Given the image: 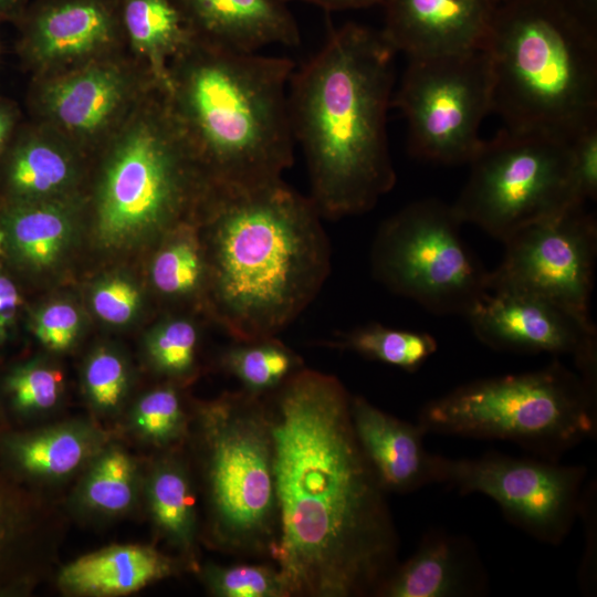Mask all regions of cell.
Returning <instances> with one entry per match:
<instances>
[{
  "mask_svg": "<svg viewBox=\"0 0 597 597\" xmlns=\"http://www.w3.org/2000/svg\"><path fill=\"white\" fill-rule=\"evenodd\" d=\"M277 499L272 558L289 597H364L398 565L399 538L338 378L301 368L265 396Z\"/></svg>",
  "mask_w": 597,
  "mask_h": 597,
  "instance_id": "obj_1",
  "label": "cell"
},
{
  "mask_svg": "<svg viewBox=\"0 0 597 597\" xmlns=\"http://www.w3.org/2000/svg\"><path fill=\"white\" fill-rule=\"evenodd\" d=\"M208 306L234 341L276 336L314 301L331 270L322 216L283 180L216 188L197 220Z\"/></svg>",
  "mask_w": 597,
  "mask_h": 597,
  "instance_id": "obj_2",
  "label": "cell"
},
{
  "mask_svg": "<svg viewBox=\"0 0 597 597\" xmlns=\"http://www.w3.org/2000/svg\"><path fill=\"white\" fill-rule=\"evenodd\" d=\"M395 54L381 31L348 23L292 73V132L322 218L369 211L396 182L386 132Z\"/></svg>",
  "mask_w": 597,
  "mask_h": 597,
  "instance_id": "obj_3",
  "label": "cell"
},
{
  "mask_svg": "<svg viewBox=\"0 0 597 597\" xmlns=\"http://www.w3.org/2000/svg\"><path fill=\"white\" fill-rule=\"evenodd\" d=\"M293 62L195 40L170 63V103L210 181L248 189L293 163Z\"/></svg>",
  "mask_w": 597,
  "mask_h": 597,
  "instance_id": "obj_4",
  "label": "cell"
},
{
  "mask_svg": "<svg viewBox=\"0 0 597 597\" xmlns=\"http://www.w3.org/2000/svg\"><path fill=\"white\" fill-rule=\"evenodd\" d=\"M484 50L507 128L573 139L597 125V33L556 0H500Z\"/></svg>",
  "mask_w": 597,
  "mask_h": 597,
  "instance_id": "obj_5",
  "label": "cell"
},
{
  "mask_svg": "<svg viewBox=\"0 0 597 597\" xmlns=\"http://www.w3.org/2000/svg\"><path fill=\"white\" fill-rule=\"evenodd\" d=\"M95 193V231L114 249L160 238L196 221L214 185L170 103L150 86L103 145Z\"/></svg>",
  "mask_w": 597,
  "mask_h": 597,
  "instance_id": "obj_6",
  "label": "cell"
},
{
  "mask_svg": "<svg viewBox=\"0 0 597 597\" xmlns=\"http://www.w3.org/2000/svg\"><path fill=\"white\" fill-rule=\"evenodd\" d=\"M186 441L200 478L207 541L224 553L271 557L277 499L265 396L241 389L197 402Z\"/></svg>",
  "mask_w": 597,
  "mask_h": 597,
  "instance_id": "obj_7",
  "label": "cell"
},
{
  "mask_svg": "<svg viewBox=\"0 0 597 597\" xmlns=\"http://www.w3.org/2000/svg\"><path fill=\"white\" fill-rule=\"evenodd\" d=\"M597 386L559 362L478 379L428 401L417 422L427 433L503 440L558 459L596 433Z\"/></svg>",
  "mask_w": 597,
  "mask_h": 597,
  "instance_id": "obj_8",
  "label": "cell"
},
{
  "mask_svg": "<svg viewBox=\"0 0 597 597\" xmlns=\"http://www.w3.org/2000/svg\"><path fill=\"white\" fill-rule=\"evenodd\" d=\"M453 209L504 242L519 230L585 205L577 195L570 139L544 130L504 128L482 140Z\"/></svg>",
  "mask_w": 597,
  "mask_h": 597,
  "instance_id": "obj_9",
  "label": "cell"
},
{
  "mask_svg": "<svg viewBox=\"0 0 597 597\" xmlns=\"http://www.w3.org/2000/svg\"><path fill=\"white\" fill-rule=\"evenodd\" d=\"M453 206L416 201L379 227L370 250L374 277L436 314L465 316L490 290L488 272L464 243Z\"/></svg>",
  "mask_w": 597,
  "mask_h": 597,
  "instance_id": "obj_10",
  "label": "cell"
},
{
  "mask_svg": "<svg viewBox=\"0 0 597 597\" xmlns=\"http://www.w3.org/2000/svg\"><path fill=\"white\" fill-rule=\"evenodd\" d=\"M391 106L405 115L411 151L446 165L469 164L492 112V80L484 49L409 59Z\"/></svg>",
  "mask_w": 597,
  "mask_h": 597,
  "instance_id": "obj_11",
  "label": "cell"
},
{
  "mask_svg": "<svg viewBox=\"0 0 597 597\" xmlns=\"http://www.w3.org/2000/svg\"><path fill=\"white\" fill-rule=\"evenodd\" d=\"M587 468L489 452L476 458L436 454L434 481L461 494L492 499L515 526L540 542L559 545L580 515Z\"/></svg>",
  "mask_w": 597,
  "mask_h": 597,
  "instance_id": "obj_12",
  "label": "cell"
},
{
  "mask_svg": "<svg viewBox=\"0 0 597 597\" xmlns=\"http://www.w3.org/2000/svg\"><path fill=\"white\" fill-rule=\"evenodd\" d=\"M503 243V259L490 272V290L536 294L590 320L597 224L585 205L532 223Z\"/></svg>",
  "mask_w": 597,
  "mask_h": 597,
  "instance_id": "obj_13",
  "label": "cell"
},
{
  "mask_svg": "<svg viewBox=\"0 0 597 597\" xmlns=\"http://www.w3.org/2000/svg\"><path fill=\"white\" fill-rule=\"evenodd\" d=\"M153 85L113 54L39 76L33 102L41 124L85 151L103 146Z\"/></svg>",
  "mask_w": 597,
  "mask_h": 597,
  "instance_id": "obj_14",
  "label": "cell"
},
{
  "mask_svg": "<svg viewBox=\"0 0 597 597\" xmlns=\"http://www.w3.org/2000/svg\"><path fill=\"white\" fill-rule=\"evenodd\" d=\"M486 346L520 354L569 356L576 370L597 386V341L591 320L543 296L489 290L465 315Z\"/></svg>",
  "mask_w": 597,
  "mask_h": 597,
  "instance_id": "obj_15",
  "label": "cell"
},
{
  "mask_svg": "<svg viewBox=\"0 0 597 597\" xmlns=\"http://www.w3.org/2000/svg\"><path fill=\"white\" fill-rule=\"evenodd\" d=\"M19 21L22 55L38 76L113 55L125 40L121 0H38Z\"/></svg>",
  "mask_w": 597,
  "mask_h": 597,
  "instance_id": "obj_16",
  "label": "cell"
},
{
  "mask_svg": "<svg viewBox=\"0 0 597 597\" xmlns=\"http://www.w3.org/2000/svg\"><path fill=\"white\" fill-rule=\"evenodd\" d=\"M500 0H385V39L409 59L484 49Z\"/></svg>",
  "mask_w": 597,
  "mask_h": 597,
  "instance_id": "obj_17",
  "label": "cell"
},
{
  "mask_svg": "<svg viewBox=\"0 0 597 597\" xmlns=\"http://www.w3.org/2000/svg\"><path fill=\"white\" fill-rule=\"evenodd\" d=\"M59 521L0 460V597L40 583L57 548Z\"/></svg>",
  "mask_w": 597,
  "mask_h": 597,
  "instance_id": "obj_18",
  "label": "cell"
},
{
  "mask_svg": "<svg viewBox=\"0 0 597 597\" xmlns=\"http://www.w3.org/2000/svg\"><path fill=\"white\" fill-rule=\"evenodd\" d=\"M486 569L464 536L432 528L415 553L398 563L376 597H476L488 593Z\"/></svg>",
  "mask_w": 597,
  "mask_h": 597,
  "instance_id": "obj_19",
  "label": "cell"
},
{
  "mask_svg": "<svg viewBox=\"0 0 597 597\" xmlns=\"http://www.w3.org/2000/svg\"><path fill=\"white\" fill-rule=\"evenodd\" d=\"M350 418L358 443L386 493H409L434 481V458L418 423L401 420L352 396Z\"/></svg>",
  "mask_w": 597,
  "mask_h": 597,
  "instance_id": "obj_20",
  "label": "cell"
},
{
  "mask_svg": "<svg viewBox=\"0 0 597 597\" xmlns=\"http://www.w3.org/2000/svg\"><path fill=\"white\" fill-rule=\"evenodd\" d=\"M197 40L238 51L296 46L300 31L283 0H176Z\"/></svg>",
  "mask_w": 597,
  "mask_h": 597,
  "instance_id": "obj_21",
  "label": "cell"
},
{
  "mask_svg": "<svg viewBox=\"0 0 597 597\" xmlns=\"http://www.w3.org/2000/svg\"><path fill=\"white\" fill-rule=\"evenodd\" d=\"M108 436L85 420H71L0 438V460L23 482L55 483L84 470Z\"/></svg>",
  "mask_w": 597,
  "mask_h": 597,
  "instance_id": "obj_22",
  "label": "cell"
},
{
  "mask_svg": "<svg viewBox=\"0 0 597 597\" xmlns=\"http://www.w3.org/2000/svg\"><path fill=\"white\" fill-rule=\"evenodd\" d=\"M178 566L151 546L117 544L69 563L59 572L56 584L70 596H125L172 576Z\"/></svg>",
  "mask_w": 597,
  "mask_h": 597,
  "instance_id": "obj_23",
  "label": "cell"
},
{
  "mask_svg": "<svg viewBox=\"0 0 597 597\" xmlns=\"http://www.w3.org/2000/svg\"><path fill=\"white\" fill-rule=\"evenodd\" d=\"M83 151L41 124L10 149L4 169L9 201H39L74 195Z\"/></svg>",
  "mask_w": 597,
  "mask_h": 597,
  "instance_id": "obj_24",
  "label": "cell"
},
{
  "mask_svg": "<svg viewBox=\"0 0 597 597\" xmlns=\"http://www.w3.org/2000/svg\"><path fill=\"white\" fill-rule=\"evenodd\" d=\"M75 193L39 201H9L0 216L4 245L21 268L40 272L56 265L75 234Z\"/></svg>",
  "mask_w": 597,
  "mask_h": 597,
  "instance_id": "obj_25",
  "label": "cell"
},
{
  "mask_svg": "<svg viewBox=\"0 0 597 597\" xmlns=\"http://www.w3.org/2000/svg\"><path fill=\"white\" fill-rule=\"evenodd\" d=\"M125 40L153 82L169 93L171 61L195 40L176 0H121Z\"/></svg>",
  "mask_w": 597,
  "mask_h": 597,
  "instance_id": "obj_26",
  "label": "cell"
},
{
  "mask_svg": "<svg viewBox=\"0 0 597 597\" xmlns=\"http://www.w3.org/2000/svg\"><path fill=\"white\" fill-rule=\"evenodd\" d=\"M143 486L158 534L188 566H197L196 492L188 463L174 452L163 455L153 464Z\"/></svg>",
  "mask_w": 597,
  "mask_h": 597,
  "instance_id": "obj_27",
  "label": "cell"
},
{
  "mask_svg": "<svg viewBox=\"0 0 597 597\" xmlns=\"http://www.w3.org/2000/svg\"><path fill=\"white\" fill-rule=\"evenodd\" d=\"M140 486L134 458L124 449L107 444L84 469L73 496L74 506L91 516H119L136 504Z\"/></svg>",
  "mask_w": 597,
  "mask_h": 597,
  "instance_id": "obj_28",
  "label": "cell"
},
{
  "mask_svg": "<svg viewBox=\"0 0 597 597\" xmlns=\"http://www.w3.org/2000/svg\"><path fill=\"white\" fill-rule=\"evenodd\" d=\"M150 279L156 291L170 298L205 293L206 260L196 221H184L160 238Z\"/></svg>",
  "mask_w": 597,
  "mask_h": 597,
  "instance_id": "obj_29",
  "label": "cell"
},
{
  "mask_svg": "<svg viewBox=\"0 0 597 597\" xmlns=\"http://www.w3.org/2000/svg\"><path fill=\"white\" fill-rule=\"evenodd\" d=\"M221 367L242 389L266 396L303 368L302 358L276 336L234 341L220 357Z\"/></svg>",
  "mask_w": 597,
  "mask_h": 597,
  "instance_id": "obj_30",
  "label": "cell"
},
{
  "mask_svg": "<svg viewBox=\"0 0 597 597\" xmlns=\"http://www.w3.org/2000/svg\"><path fill=\"white\" fill-rule=\"evenodd\" d=\"M329 344L409 373L418 370L438 348L436 338L428 333L396 329L376 323L339 334Z\"/></svg>",
  "mask_w": 597,
  "mask_h": 597,
  "instance_id": "obj_31",
  "label": "cell"
},
{
  "mask_svg": "<svg viewBox=\"0 0 597 597\" xmlns=\"http://www.w3.org/2000/svg\"><path fill=\"white\" fill-rule=\"evenodd\" d=\"M189 415L172 385L155 388L134 406L129 427L139 439L158 448H172L188 437Z\"/></svg>",
  "mask_w": 597,
  "mask_h": 597,
  "instance_id": "obj_32",
  "label": "cell"
},
{
  "mask_svg": "<svg viewBox=\"0 0 597 597\" xmlns=\"http://www.w3.org/2000/svg\"><path fill=\"white\" fill-rule=\"evenodd\" d=\"M154 368L172 379L191 377L197 366L199 331L188 317H169L151 329L146 342Z\"/></svg>",
  "mask_w": 597,
  "mask_h": 597,
  "instance_id": "obj_33",
  "label": "cell"
},
{
  "mask_svg": "<svg viewBox=\"0 0 597 597\" xmlns=\"http://www.w3.org/2000/svg\"><path fill=\"white\" fill-rule=\"evenodd\" d=\"M200 577L217 597H289L277 566L208 563L200 569Z\"/></svg>",
  "mask_w": 597,
  "mask_h": 597,
  "instance_id": "obj_34",
  "label": "cell"
},
{
  "mask_svg": "<svg viewBox=\"0 0 597 597\" xmlns=\"http://www.w3.org/2000/svg\"><path fill=\"white\" fill-rule=\"evenodd\" d=\"M4 386L17 411L43 412L57 404L62 392L63 376L53 367L32 362L15 367L7 376Z\"/></svg>",
  "mask_w": 597,
  "mask_h": 597,
  "instance_id": "obj_35",
  "label": "cell"
},
{
  "mask_svg": "<svg viewBox=\"0 0 597 597\" xmlns=\"http://www.w3.org/2000/svg\"><path fill=\"white\" fill-rule=\"evenodd\" d=\"M84 386L95 410L112 413L123 404L128 374L124 360L107 348H100L88 358L84 369Z\"/></svg>",
  "mask_w": 597,
  "mask_h": 597,
  "instance_id": "obj_36",
  "label": "cell"
},
{
  "mask_svg": "<svg viewBox=\"0 0 597 597\" xmlns=\"http://www.w3.org/2000/svg\"><path fill=\"white\" fill-rule=\"evenodd\" d=\"M140 292L136 285L121 276L101 282L92 295V305L96 315L114 325L129 322L140 306Z\"/></svg>",
  "mask_w": 597,
  "mask_h": 597,
  "instance_id": "obj_37",
  "label": "cell"
},
{
  "mask_svg": "<svg viewBox=\"0 0 597 597\" xmlns=\"http://www.w3.org/2000/svg\"><path fill=\"white\" fill-rule=\"evenodd\" d=\"M80 326L76 308L65 302H55L43 307L34 317L33 332L46 348L65 350L74 342Z\"/></svg>",
  "mask_w": 597,
  "mask_h": 597,
  "instance_id": "obj_38",
  "label": "cell"
},
{
  "mask_svg": "<svg viewBox=\"0 0 597 597\" xmlns=\"http://www.w3.org/2000/svg\"><path fill=\"white\" fill-rule=\"evenodd\" d=\"M573 178L579 199L597 196V125L570 139Z\"/></svg>",
  "mask_w": 597,
  "mask_h": 597,
  "instance_id": "obj_39",
  "label": "cell"
},
{
  "mask_svg": "<svg viewBox=\"0 0 597 597\" xmlns=\"http://www.w3.org/2000/svg\"><path fill=\"white\" fill-rule=\"evenodd\" d=\"M568 13L597 33V0H556Z\"/></svg>",
  "mask_w": 597,
  "mask_h": 597,
  "instance_id": "obj_40",
  "label": "cell"
},
{
  "mask_svg": "<svg viewBox=\"0 0 597 597\" xmlns=\"http://www.w3.org/2000/svg\"><path fill=\"white\" fill-rule=\"evenodd\" d=\"M286 3L293 0H283ZM318 6L327 11H338L348 9L367 8L375 4H383L385 0H301Z\"/></svg>",
  "mask_w": 597,
  "mask_h": 597,
  "instance_id": "obj_41",
  "label": "cell"
},
{
  "mask_svg": "<svg viewBox=\"0 0 597 597\" xmlns=\"http://www.w3.org/2000/svg\"><path fill=\"white\" fill-rule=\"evenodd\" d=\"M17 117L13 108L0 102V157L10 139Z\"/></svg>",
  "mask_w": 597,
  "mask_h": 597,
  "instance_id": "obj_42",
  "label": "cell"
},
{
  "mask_svg": "<svg viewBox=\"0 0 597 597\" xmlns=\"http://www.w3.org/2000/svg\"><path fill=\"white\" fill-rule=\"evenodd\" d=\"M21 297L17 286L10 277L0 271V310L9 306H19Z\"/></svg>",
  "mask_w": 597,
  "mask_h": 597,
  "instance_id": "obj_43",
  "label": "cell"
},
{
  "mask_svg": "<svg viewBox=\"0 0 597 597\" xmlns=\"http://www.w3.org/2000/svg\"><path fill=\"white\" fill-rule=\"evenodd\" d=\"M28 0H0V22L19 21L25 12Z\"/></svg>",
  "mask_w": 597,
  "mask_h": 597,
  "instance_id": "obj_44",
  "label": "cell"
},
{
  "mask_svg": "<svg viewBox=\"0 0 597 597\" xmlns=\"http://www.w3.org/2000/svg\"><path fill=\"white\" fill-rule=\"evenodd\" d=\"M18 306H9L0 310V343L3 342L17 318Z\"/></svg>",
  "mask_w": 597,
  "mask_h": 597,
  "instance_id": "obj_45",
  "label": "cell"
},
{
  "mask_svg": "<svg viewBox=\"0 0 597 597\" xmlns=\"http://www.w3.org/2000/svg\"><path fill=\"white\" fill-rule=\"evenodd\" d=\"M4 245V233L0 227V255L2 253V247Z\"/></svg>",
  "mask_w": 597,
  "mask_h": 597,
  "instance_id": "obj_46",
  "label": "cell"
}]
</instances>
